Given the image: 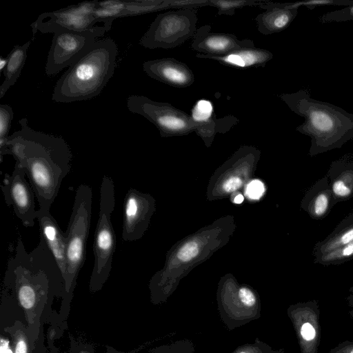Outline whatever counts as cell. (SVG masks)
<instances>
[{
	"label": "cell",
	"instance_id": "obj_5",
	"mask_svg": "<svg viewBox=\"0 0 353 353\" xmlns=\"http://www.w3.org/2000/svg\"><path fill=\"white\" fill-rule=\"evenodd\" d=\"M116 203L114 182L103 175L100 187L99 210L93 243L94 265L90 288L92 291L101 289L112 270L116 248V238L112 223V214Z\"/></svg>",
	"mask_w": 353,
	"mask_h": 353
},
{
	"label": "cell",
	"instance_id": "obj_21",
	"mask_svg": "<svg viewBox=\"0 0 353 353\" xmlns=\"http://www.w3.org/2000/svg\"><path fill=\"white\" fill-rule=\"evenodd\" d=\"M196 57L210 59L220 63L239 69L265 67L273 58V54L268 50L256 48L254 46L236 50L226 55L217 57L197 53Z\"/></svg>",
	"mask_w": 353,
	"mask_h": 353
},
{
	"label": "cell",
	"instance_id": "obj_42",
	"mask_svg": "<svg viewBox=\"0 0 353 353\" xmlns=\"http://www.w3.org/2000/svg\"><path fill=\"white\" fill-rule=\"evenodd\" d=\"M349 292L351 293V294H353V286L350 287L349 288Z\"/></svg>",
	"mask_w": 353,
	"mask_h": 353
},
{
	"label": "cell",
	"instance_id": "obj_10",
	"mask_svg": "<svg viewBox=\"0 0 353 353\" xmlns=\"http://www.w3.org/2000/svg\"><path fill=\"white\" fill-rule=\"evenodd\" d=\"M126 105L130 112L138 114L152 123L161 137L187 135L194 132L190 114L168 103L153 101L143 95H131Z\"/></svg>",
	"mask_w": 353,
	"mask_h": 353
},
{
	"label": "cell",
	"instance_id": "obj_1",
	"mask_svg": "<svg viewBox=\"0 0 353 353\" xmlns=\"http://www.w3.org/2000/svg\"><path fill=\"white\" fill-rule=\"evenodd\" d=\"M19 123L21 129L9 135L0 150L1 163L4 155H12L25 170L39 208L50 210L70 170L72 152L61 137L31 128L26 118Z\"/></svg>",
	"mask_w": 353,
	"mask_h": 353
},
{
	"label": "cell",
	"instance_id": "obj_36",
	"mask_svg": "<svg viewBox=\"0 0 353 353\" xmlns=\"http://www.w3.org/2000/svg\"><path fill=\"white\" fill-rule=\"evenodd\" d=\"M263 183L258 179L250 181L245 188V194L250 199H259L265 192Z\"/></svg>",
	"mask_w": 353,
	"mask_h": 353
},
{
	"label": "cell",
	"instance_id": "obj_32",
	"mask_svg": "<svg viewBox=\"0 0 353 353\" xmlns=\"http://www.w3.org/2000/svg\"><path fill=\"white\" fill-rule=\"evenodd\" d=\"M232 353H285L283 348L274 350L268 343L255 339L254 343L239 346Z\"/></svg>",
	"mask_w": 353,
	"mask_h": 353
},
{
	"label": "cell",
	"instance_id": "obj_9",
	"mask_svg": "<svg viewBox=\"0 0 353 353\" xmlns=\"http://www.w3.org/2000/svg\"><path fill=\"white\" fill-rule=\"evenodd\" d=\"M261 151L252 145L241 146L214 172L208 188L210 200L225 198L242 188L253 175Z\"/></svg>",
	"mask_w": 353,
	"mask_h": 353
},
{
	"label": "cell",
	"instance_id": "obj_26",
	"mask_svg": "<svg viewBox=\"0 0 353 353\" xmlns=\"http://www.w3.org/2000/svg\"><path fill=\"white\" fill-rule=\"evenodd\" d=\"M170 9L169 0L124 1V10L121 17L137 16Z\"/></svg>",
	"mask_w": 353,
	"mask_h": 353
},
{
	"label": "cell",
	"instance_id": "obj_12",
	"mask_svg": "<svg viewBox=\"0 0 353 353\" xmlns=\"http://www.w3.org/2000/svg\"><path fill=\"white\" fill-rule=\"evenodd\" d=\"M26 176L25 170L15 163L11 174H5L1 188L6 204L12 208L23 226L31 228L35 223L37 210L34 192Z\"/></svg>",
	"mask_w": 353,
	"mask_h": 353
},
{
	"label": "cell",
	"instance_id": "obj_17",
	"mask_svg": "<svg viewBox=\"0 0 353 353\" xmlns=\"http://www.w3.org/2000/svg\"><path fill=\"white\" fill-rule=\"evenodd\" d=\"M253 46L251 39L239 40L233 34L212 32L211 26L205 25L196 30L191 48L201 54L221 57L239 48Z\"/></svg>",
	"mask_w": 353,
	"mask_h": 353
},
{
	"label": "cell",
	"instance_id": "obj_39",
	"mask_svg": "<svg viewBox=\"0 0 353 353\" xmlns=\"http://www.w3.org/2000/svg\"><path fill=\"white\" fill-rule=\"evenodd\" d=\"M347 303L350 307L348 314L353 319V294H350L347 297Z\"/></svg>",
	"mask_w": 353,
	"mask_h": 353
},
{
	"label": "cell",
	"instance_id": "obj_14",
	"mask_svg": "<svg viewBox=\"0 0 353 353\" xmlns=\"http://www.w3.org/2000/svg\"><path fill=\"white\" fill-rule=\"evenodd\" d=\"M155 210V200L150 194L129 189L123 202L122 239L134 241L141 239Z\"/></svg>",
	"mask_w": 353,
	"mask_h": 353
},
{
	"label": "cell",
	"instance_id": "obj_37",
	"mask_svg": "<svg viewBox=\"0 0 353 353\" xmlns=\"http://www.w3.org/2000/svg\"><path fill=\"white\" fill-rule=\"evenodd\" d=\"M329 353H353V340L341 342L331 349Z\"/></svg>",
	"mask_w": 353,
	"mask_h": 353
},
{
	"label": "cell",
	"instance_id": "obj_15",
	"mask_svg": "<svg viewBox=\"0 0 353 353\" xmlns=\"http://www.w3.org/2000/svg\"><path fill=\"white\" fill-rule=\"evenodd\" d=\"M93 16L80 15L68 7L58 10L44 12L31 24L34 34L37 31L42 33H55L68 30L86 32L95 28Z\"/></svg>",
	"mask_w": 353,
	"mask_h": 353
},
{
	"label": "cell",
	"instance_id": "obj_43",
	"mask_svg": "<svg viewBox=\"0 0 353 353\" xmlns=\"http://www.w3.org/2000/svg\"><path fill=\"white\" fill-rule=\"evenodd\" d=\"M79 353H90V352H89L88 351L83 350Z\"/></svg>",
	"mask_w": 353,
	"mask_h": 353
},
{
	"label": "cell",
	"instance_id": "obj_41",
	"mask_svg": "<svg viewBox=\"0 0 353 353\" xmlns=\"http://www.w3.org/2000/svg\"><path fill=\"white\" fill-rule=\"evenodd\" d=\"M7 65V58H3L1 57L0 59V70L1 72H3V69L6 68V66Z\"/></svg>",
	"mask_w": 353,
	"mask_h": 353
},
{
	"label": "cell",
	"instance_id": "obj_22",
	"mask_svg": "<svg viewBox=\"0 0 353 353\" xmlns=\"http://www.w3.org/2000/svg\"><path fill=\"white\" fill-rule=\"evenodd\" d=\"M335 203L327 176L325 175L306 192L301 206L311 218L321 219L327 216Z\"/></svg>",
	"mask_w": 353,
	"mask_h": 353
},
{
	"label": "cell",
	"instance_id": "obj_27",
	"mask_svg": "<svg viewBox=\"0 0 353 353\" xmlns=\"http://www.w3.org/2000/svg\"><path fill=\"white\" fill-rule=\"evenodd\" d=\"M353 5V0H307L292 3H274L267 1L261 5V8L267 10L272 7H279L286 9H299L305 6L312 10L316 7L321 6H343L345 7Z\"/></svg>",
	"mask_w": 353,
	"mask_h": 353
},
{
	"label": "cell",
	"instance_id": "obj_4",
	"mask_svg": "<svg viewBox=\"0 0 353 353\" xmlns=\"http://www.w3.org/2000/svg\"><path fill=\"white\" fill-rule=\"evenodd\" d=\"M117 54V45L113 39L97 40L57 81L52 100L71 103L98 96L114 74Z\"/></svg>",
	"mask_w": 353,
	"mask_h": 353
},
{
	"label": "cell",
	"instance_id": "obj_35",
	"mask_svg": "<svg viewBox=\"0 0 353 353\" xmlns=\"http://www.w3.org/2000/svg\"><path fill=\"white\" fill-rule=\"evenodd\" d=\"M170 8L195 9L209 6L208 0H169Z\"/></svg>",
	"mask_w": 353,
	"mask_h": 353
},
{
	"label": "cell",
	"instance_id": "obj_7",
	"mask_svg": "<svg viewBox=\"0 0 353 353\" xmlns=\"http://www.w3.org/2000/svg\"><path fill=\"white\" fill-rule=\"evenodd\" d=\"M220 318L229 330L243 326L261 316L259 296L252 288L239 284L235 278H221L216 292Z\"/></svg>",
	"mask_w": 353,
	"mask_h": 353
},
{
	"label": "cell",
	"instance_id": "obj_19",
	"mask_svg": "<svg viewBox=\"0 0 353 353\" xmlns=\"http://www.w3.org/2000/svg\"><path fill=\"white\" fill-rule=\"evenodd\" d=\"M37 219L39 226V236L43 239L53 255L65 280L66 271L65 234L61 231L50 210L39 208Z\"/></svg>",
	"mask_w": 353,
	"mask_h": 353
},
{
	"label": "cell",
	"instance_id": "obj_33",
	"mask_svg": "<svg viewBox=\"0 0 353 353\" xmlns=\"http://www.w3.org/2000/svg\"><path fill=\"white\" fill-rule=\"evenodd\" d=\"M163 353H193L194 348L190 341L183 340L163 346Z\"/></svg>",
	"mask_w": 353,
	"mask_h": 353
},
{
	"label": "cell",
	"instance_id": "obj_8",
	"mask_svg": "<svg viewBox=\"0 0 353 353\" xmlns=\"http://www.w3.org/2000/svg\"><path fill=\"white\" fill-rule=\"evenodd\" d=\"M195 9H179L157 16L139 44L148 49H171L183 44L196 31Z\"/></svg>",
	"mask_w": 353,
	"mask_h": 353
},
{
	"label": "cell",
	"instance_id": "obj_40",
	"mask_svg": "<svg viewBox=\"0 0 353 353\" xmlns=\"http://www.w3.org/2000/svg\"><path fill=\"white\" fill-rule=\"evenodd\" d=\"M243 196L241 194L239 193L235 196H234L232 201L234 203L239 204L243 201Z\"/></svg>",
	"mask_w": 353,
	"mask_h": 353
},
{
	"label": "cell",
	"instance_id": "obj_16",
	"mask_svg": "<svg viewBox=\"0 0 353 353\" xmlns=\"http://www.w3.org/2000/svg\"><path fill=\"white\" fill-rule=\"evenodd\" d=\"M190 116L195 125L194 132L202 139L207 147L211 145L216 133L228 132L239 121L233 115L216 118L212 103L205 99L196 101Z\"/></svg>",
	"mask_w": 353,
	"mask_h": 353
},
{
	"label": "cell",
	"instance_id": "obj_20",
	"mask_svg": "<svg viewBox=\"0 0 353 353\" xmlns=\"http://www.w3.org/2000/svg\"><path fill=\"white\" fill-rule=\"evenodd\" d=\"M326 175L336 203L353 197V153L333 161Z\"/></svg>",
	"mask_w": 353,
	"mask_h": 353
},
{
	"label": "cell",
	"instance_id": "obj_29",
	"mask_svg": "<svg viewBox=\"0 0 353 353\" xmlns=\"http://www.w3.org/2000/svg\"><path fill=\"white\" fill-rule=\"evenodd\" d=\"M263 0H208L209 6L217 8L219 15L233 16L236 10L245 6H259Z\"/></svg>",
	"mask_w": 353,
	"mask_h": 353
},
{
	"label": "cell",
	"instance_id": "obj_3",
	"mask_svg": "<svg viewBox=\"0 0 353 353\" xmlns=\"http://www.w3.org/2000/svg\"><path fill=\"white\" fill-rule=\"evenodd\" d=\"M279 97L293 112L305 119L296 130L311 138L310 156L340 148L353 139V114L312 98L307 89Z\"/></svg>",
	"mask_w": 353,
	"mask_h": 353
},
{
	"label": "cell",
	"instance_id": "obj_24",
	"mask_svg": "<svg viewBox=\"0 0 353 353\" xmlns=\"http://www.w3.org/2000/svg\"><path fill=\"white\" fill-rule=\"evenodd\" d=\"M353 241V212L345 217L323 241L314 247V257L330 252Z\"/></svg>",
	"mask_w": 353,
	"mask_h": 353
},
{
	"label": "cell",
	"instance_id": "obj_11",
	"mask_svg": "<svg viewBox=\"0 0 353 353\" xmlns=\"http://www.w3.org/2000/svg\"><path fill=\"white\" fill-rule=\"evenodd\" d=\"M103 24L86 32L62 30L54 33L45 67L46 74L52 76L69 67L87 48L109 31Z\"/></svg>",
	"mask_w": 353,
	"mask_h": 353
},
{
	"label": "cell",
	"instance_id": "obj_25",
	"mask_svg": "<svg viewBox=\"0 0 353 353\" xmlns=\"http://www.w3.org/2000/svg\"><path fill=\"white\" fill-rule=\"evenodd\" d=\"M30 45V41L22 46L16 45L6 57L7 65L3 70L5 79L0 86L1 99L19 79L27 58V51Z\"/></svg>",
	"mask_w": 353,
	"mask_h": 353
},
{
	"label": "cell",
	"instance_id": "obj_23",
	"mask_svg": "<svg viewBox=\"0 0 353 353\" xmlns=\"http://www.w3.org/2000/svg\"><path fill=\"white\" fill-rule=\"evenodd\" d=\"M298 14V9L272 7L256 17L259 32L268 35L285 30Z\"/></svg>",
	"mask_w": 353,
	"mask_h": 353
},
{
	"label": "cell",
	"instance_id": "obj_6",
	"mask_svg": "<svg viewBox=\"0 0 353 353\" xmlns=\"http://www.w3.org/2000/svg\"><path fill=\"white\" fill-rule=\"evenodd\" d=\"M92 190L90 185L81 184L76 190L68 229L65 232V291L72 293L78 274L83 267L86 243L90 228Z\"/></svg>",
	"mask_w": 353,
	"mask_h": 353
},
{
	"label": "cell",
	"instance_id": "obj_13",
	"mask_svg": "<svg viewBox=\"0 0 353 353\" xmlns=\"http://www.w3.org/2000/svg\"><path fill=\"white\" fill-rule=\"evenodd\" d=\"M287 314L301 353H318L321 336L319 302L313 299L292 304L287 309Z\"/></svg>",
	"mask_w": 353,
	"mask_h": 353
},
{
	"label": "cell",
	"instance_id": "obj_18",
	"mask_svg": "<svg viewBox=\"0 0 353 353\" xmlns=\"http://www.w3.org/2000/svg\"><path fill=\"white\" fill-rule=\"evenodd\" d=\"M143 70L150 77L175 88H186L194 81L191 69L174 58L145 61Z\"/></svg>",
	"mask_w": 353,
	"mask_h": 353
},
{
	"label": "cell",
	"instance_id": "obj_2",
	"mask_svg": "<svg viewBox=\"0 0 353 353\" xmlns=\"http://www.w3.org/2000/svg\"><path fill=\"white\" fill-rule=\"evenodd\" d=\"M235 228L232 216L221 217L175 244L168 251L163 268L150 281L153 301H165L192 268L230 241Z\"/></svg>",
	"mask_w": 353,
	"mask_h": 353
},
{
	"label": "cell",
	"instance_id": "obj_34",
	"mask_svg": "<svg viewBox=\"0 0 353 353\" xmlns=\"http://www.w3.org/2000/svg\"><path fill=\"white\" fill-rule=\"evenodd\" d=\"M14 353H30L29 343L25 332L17 330L13 334Z\"/></svg>",
	"mask_w": 353,
	"mask_h": 353
},
{
	"label": "cell",
	"instance_id": "obj_30",
	"mask_svg": "<svg viewBox=\"0 0 353 353\" xmlns=\"http://www.w3.org/2000/svg\"><path fill=\"white\" fill-rule=\"evenodd\" d=\"M14 112L8 104H0V150L3 149L6 141L9 137L8 132Z\"/></svg>",
	"mask_w": 353,
	"mask_h": 353
},
{
	"label": "cell",
	"instance_id": "obj_38",
	"mask_svg": "<svg viewBox=\"0 0 353 353\" xmlns=\"http://www.w3.org/2000/svg\"><path fill=\"white\" fill-rule=\"evenodd\" d=\"M8 341L1 339V353H12V350L8 346Z\"/></svg>",
	"mask_w": 353,
	"mask_h": 353
},
{
	"label": "cell",
	"instance_id": "obj_31",
	"mask_svg": "<svg viewBox=\"0 0 353 353\" xmlns=\"http://www.w3.org/2000/svg\"><path fill=\"white\" fill-rule=\"evenodd\" d=\"M350 21H353V5L325 12L319 17V21L322 23Z\"/></svg>",
	"mask_w": 353,
	"mask_h": 353
},
{
	"label": "cell",
	"instance_id": "obj_28",
	"mask_svg": "<svg viewBox=\"0 0 353 353\" xmlns=\"http://www.w3.org/2000/svg\"><path fill=\"white\" fill-rule=\"evenodd\" d=\"M353 259V241L314 258L315 263L338 265Z\"/></svg>",
	"mask_w": 353,
	"mask_h": 353
}]
</instances>
